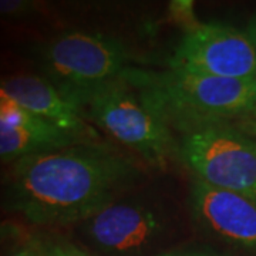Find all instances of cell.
Listing matches in <instances>:
<instances>
[{
    "label": "cell",
    "instance_id": "obj_7",
    "mask_svg": "<svg viewBox=\"0 0 256 256\" xmlns=\"http://www.w3.org/2000/svg\"><path fill=\"white\" fill-rule=\"evenodd\" d=\"M82 224L86 236L98 249L112 255L140 254L164 229L160 214L140 202L111 201Z\"/></svg>",
    "mask_w": 256,
    "mask_h": 256
},
{
    "label": "cell",
    "instance_id": "obj_3",
    "mask_svg": "<svg viewBox=\"0 0 256 256\" xmlns=\"http://www.w3.org/2000/svg\"><path fill=\"white\" fill-rule=\"evenodd\" d=\"M77 104L86 120L94 121L150 164L164 166L170 160L174 151L171 130L122 77L82 96Z\"/></svg>",
    "mask_w": 256,
    "mask_h": 256
},
{
    "label": "cell",
    "instance_id": "obj_15",
    "mask_svg": "<svg viewBox=\"0 0 256 256\" xmlns=\"http://www.w3.org/2000/svg\"><path fill=\"white\" fill-rule=\"evenodd\" d=\"M20 236V228L14 224H9L0 218V248L10 240H16Z\"/></svg>",
    "mask_w": 256,
    "mask_h": 256
},
{
    "label": "cell",
    "instance_id": "obj_4",
    "mask_svg": "<svg viewBox=\"0 0 256 256\" xmlns=\"http://www.w3.org/2000/svg\"><path fill=\"white\" fill-rule=\"evenodd\" d=\"M130 60V52L120 40L82 32L56 37L43 52L52 82L76 104L82 96L118 80Z\"/></svg>",
    "mask_w": 256,
    "mask_h": 256
},
{
    "label": "cell",
    "instance_id": "obj_11",
    "mask_svg": "<svg viewBox=\"0 0 256 256\" xmlns=\"http://www.w3.org/2000/svg\"><path fill=\"white\" fill-rule=\"evenodd\" d=\"M42 3L33 0H0V18H28L40 10Z\"/></svg>",
    "mask_w": 256,
    "mask_h": 256
},
{
    "label": "cell",
    "instance_id": "obj_5",
    "mask_svg": "<svg viewBox=\"0 0 256 256\" xmlns=\"http://www.w3.org/2000/svg\"><path fill=\"white\" fill-rule=\"evenodd\" d=\"M180 156L196 180L256 204V140L229 124L185 134Z\"/></svg>",
    "mask_w": 256,
    "mask_h": 256
},
{
    "label": "cell",
    "instance_id": "obj_8",
    "mask_svg": "<svg viewBox=\"0 0 256 256\" xmlns=\"http://www.w3.org/2000/svg\"><path fill=\"white\" fill-rule=\"evenodd\" d=\"M191 206L195 220L205 230L236 246L256 250L255 202L195 180Z\"/></svg>",
    "mask_w": 256,
    "mask_h": 256
},
{
    "label": "cell",
    "instance_id": "obj_14",
    "mask_svg": "<svg viewBox=\"0 0 256 256\" xmlns=\"http://www.w3.org/2000/svg\"><path fill=\"white\" fill-rule=\"evenodd\" d=\"M46 256H92V254L82 250V248L76 246L68 242H56L47 245Z\"/></svg>",
    "mask_w": 256,
    "mask_h": 256
},
{
    "label": "cell",
    "instance_id": "obj_17",
    "mask_svg": "<svg viewBox=\"0 0 256 256\" xmlns=\"http://www.w3.org/2000/svg\"><path fill=\"white\" fill-rule=\"evenodd\" d=\"M245 32H246L248 37L250 38V42H252V44H254V47H255L256 50V18H254L249 22V24H248V28Z\"/></svg>",
    "mask_w": 256,
    "mask_h": 256
},
{
    "label": "cell",
    "instance_id": "obj_12",
    "mask_svg": "<svg viewBox=\"0 0 256 256\" xmlns=\"http://www.w3.org/2000/svg\"><path fill=\"white\" fill-rule=\"evenodd\" d=\"M192 8H194L192 2H174L171 3V8H170L171 18H174L175 22H180L184 28H186V33L201 24L195 20Z\"/></svg>",
    "mask_w": 256,
    "mask_h": 256
},
{
    "label": "cell",
    "instance_id": "obj_2",
    "mask_svg": "<svg viewBox=\"0 0 256 256\" xmlns=\"http://www.w3.org/2000/svg\"><path fill=\"white\" fill-rule=\"evenodd\" d=\"M121 77L172 131L190 134L245 120L254 100V78L236 80L178 70L146 72L128 67Z\"/></svg>",
    "mask_w": 256,
    "mask_h": 256
},
{
    "label": "cell",
    "instance_id": "obj_10",
    "mask_svg": "<svg viewBox=\"0 0 256 256\" xmlns=\"http://www.w3.org/2000/svg\"><path fill=\"white\" fill-rule=\"evenodd\" d=\"M82 142L92 141L64 131L13 101L0 98V161L16 162L26 156Z\"/></svg>",
    "mask_w": 256,
    "mask_h": 256
},
{
    "label": "cell",
    "instance_id": "obj_9",
    "mask_svg": "<svg viewBox=\"0 0 256 256\" xmlns=\"http://www.w3.org/2000/svg\"><path fill=\"white\" fill-rule=\"evenodd\" d=\"M0 98L16 102L28 112L84 141L97 138L82 108L44 77L30 74L3 77L0 78Z\"/></svg>",
    "mask_w": 256,
    "mask_h": 256
},
{
    "label": "cell",
    "instance_id": "obj_13",
    "mask_svg": "<svg viewBox=\"0 0 256 256\" xmlns=\"http://www.w3.org/2000/svg\"><path fill=\"white\" fill-rule=\"evenodd\" d=\"M47 244L40 238L24 239L8 256H46Z\"/></svg>",
    "mask_w": 256,
    "mask_h": 256
},
{
    "label": "cell",
    "instance_id": "obj_6",
    "mask_svg": "<svg viewBox=\"0 0 256 256\" xmlns=\"http://www.w3.org/2000/svg\"><path fill=\"white\" fill-rule=\"evenodd\" d=\"M170 70L252 80L256 50L246 32L220 23L200 24L182 37L170 58Z\"/></svg>",
    "mask_w": 256,
    "mask_h": 256
},
{
    "label": "cell",
    "instance_id": "obj_1",
    "mask_svg": "<svg viewBox=\"0 0 256 256\" xmlns=\"http://www.w3.org/2000/svg\"><path fill=\"white\" fill-rule=\"evenodd\" d=\"M138 175L137 164L114 148L82 142L13 162L0 188V202L34 225L82 222Z\"/></svg>",
    "mask_w": 256,
    "mask_h": 256
},
{
    "label": "cell",
    "instance_id": "obj_18",
    "mask_svg": "<svg viewBox=\"0 0 256 256\" xmlns=\"http://www.w3.org/2000/svg\"><path fill=\"white\" fill-rule=\"evenodd\" d=\"M164 256H205V255H195V254H181V255H164Z\"/></svg>",
    "mask_w": 256,
    "mask_h": 256
},
{
    "label": "cell",
    "instance_id": "obj_16",
    "mask_svg": "<svg viewBox=\"0 0 256 256\" xmlns=\"http://www.w3.org/2000/svg\"><path fill=\"white\" fill-rule=\"evenodd\" d=\"M245 121H246L248 128L250 130V132L256 136V76L254 77V100H252V107H250V111L248 112V116L245 117Z\"/></svg>",
    "mask_w": 256,
    "mask_h": 256
}]
</instances>
